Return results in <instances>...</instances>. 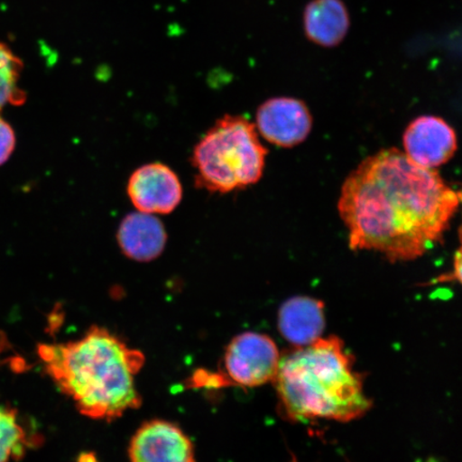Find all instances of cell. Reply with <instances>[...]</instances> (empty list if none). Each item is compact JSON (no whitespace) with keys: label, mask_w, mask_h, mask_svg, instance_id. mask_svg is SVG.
<instances>
[{"label":"cell","mask_w":462,"mask_h":462,"mask_svg":"<svg viewBox=\"0 0 462 462\" xmlns=\"http://www.w3.org/2000/svg\"><path fill=\"white\" fill-rule=\"evenodd\" d=\"M459 205L438 172L392 148L364 160L346 179L338 212L352 251H374L398 263L441 242Z\"/></svg>","instance_id":"1"},{"label":"cell","mask_w":462,"mask_h":462,"mask_svg":"<svg viewBox=\"0 0 462 462\" xmlns=\"http://www.w3.org/2000/svg\"><path fill=\"white\" fill-rule=\"evenodd\" d=\"M38 355L45 373L85 417L111 420L141 406L135 377L144 356L106 328L92 327L72 342L40 345Z\"/></svg>","instance_id":"2"},{"label":"cell","mask_w":462,"mask_h":462,"mask_svg":"<svg viewBox=\"0 0 462 462\" xmlns=\"http://www.w3.org/2000/svg\"><path fill=\"white\" fill-rule=\"evenodd\" d=\"M354 363L337 337H321L281 357L274 383L282 414L301 423L364 417L373 402Z\"/></svg>","instance_id":"3"},{"label":"cell","mask_w":462,"mask_h":462,"mask_svg":"<svg viewBox=\"0 0 462 462\" xmlns=\"http://www.w3.org/2000/svg\"><path fill=\"white\" fill-rule=\"evenodd\" d=\"M267 155L255 125L244 116L225 115L195 144V186L212 194L245 189L262 179Z\"/></svg>","instance_id":"4"},{"label":"cell","mask_w":462,"mask_h":462,"mask_svg":"<svg viewBox=\"0 0 462 462\" xmlns=\"http://www.w3.org/2000/svg\"><path fill=\"white\" fill-rule=\"evenodd\" d=\"M281 362L273 338L260 333H244L231 340L224 365L236 384L255 388L273 381Z\"/></svg>","instance_id":"5"},{"label":"cell","mask_w":462,"mask_h":462,"mask_svg":"<svg viewBox=\"0 0 462 462\" xmlns=\"http://www.w3.org/2000/svg\"><path fill=\"white\" fill-rule=\"evenodd\" d=\"M255 125L265 141L277 147L292 148L309 137L313 117L303 101L277 97L258 107Z\"/></svg>","instance_id":"6"},{"label":"cell","mask_w":462,"mask_h":462,"mask_svg":"<svg viewBox=\"0 0 462 462\" xmlns=\"http://www.w3.org/2000/svg\"><path fill=\"white\" fill-rule=\"evenodd\" d=\"M126 192L136 210L149 215H170L183 198L177 173L158 162L138 167L129 179Z\"/></svg>","instance_id":"7"},{"label":"cell","mask_w":462,"mask_h":462,"mask_svg":"<svg viewBox=\"0 0 462 462\" xmlns=\"http://www.w3.org/2000/svg\"><path fill=\"white\" fill-rule=\"evenodd\" d=\"M404 154L424 169L448 163L457 150L452 126L435 116H421L408 125L403 134Z\"/></svg>","instance_id":"8"},{"label":"cell","mask_w":462,"mask_h":462,"mask_svg":"<svg viewBox=\"0 0 462 462\" xmlns=\"http://www.w3.org/2000/svg\"><path fill=\"white\" fill-rule=\"evenodd\" d=\"M131 462H196L192 442L171 421L153 420L137 430L130 442Z\"/></svg>","instance_id":"9"},{"label":"cell","mask_w":462,"mask_h":462,"mask_svg":"<svg viewBox=\"0 0 462 462\" xmlns=\"http://www.w3.org/2000/svg\"><path fill=\"white\" fill-rule=\"evenodd\" d=\"M117 242L125 257L138 263H149L163 254L167 233L158 217L137 211L125 216L121 221Z\"/></svg>","instance_id":"10"},{"label":"cell","mask_w":462,"mask_h":462,"mask_svg":"<svg viewBox=\"0 0 462 462\" xmlns=\"http://www.w3.org/2000/svg\"><path fill=\"white\" fill-rule=\"evenodd\" d=\"M326 328L325 303L310 297H293L282 303L279 328L296 348L317 342Z\"/></svg>","instance_id":"11"},{"label":"cell","mask_w":462,"mask_h":462,"mask_svg":"<svg viewBox=\"0 0 462 462\" xmlns=\"http://www.w3.org/2000/svg\"><path fill=\"white\" fill-rule=\"evenodd\" d=\"M350 14L343 0H311L304 9L306 38L322 48H335L349 32Z\"/></svg>","instance_id":"12"},{"label":"cell","mask_w":462,"mask_h":462,"mask_svg":"<svg viewBox=\"0 0 462 462\" xmlns=\"http://www.w3.org/2000/svg\"><path fill=\"white\" fill-rule=\"evenodd\" d=\"M37 438L27 431L19 411L0 401V462H13L24 457Z\"/></svg>","instance_id":"13"},{"label":"cell","mask_w":462,"mask_h":462,"mask_svg":"<svg viewBox=\"0 0 462 462\" xmlns=\"http://www.w3.org/2000/svg\"><path fill=\"white\" fill-rule=\"evenodd\" d=\"M23 62L7 44L0 42V111L5 106H20L26 94L20 87Z\"/></svg>","instance_id":"14"},{"label":"cell","mask_w":462,"mask_h":462,"mask_svg":"<svg viewBox=\"0 0 462 462\" xmlns=\"http://www.w3.org/2000/svg\"><path fill=\"white\" fill-rule=\"evenodd\" d=\"M15 148V134L13 128L0 118V165L9 160Z\"/></svg>","instance_id":"15"},{"label":"cell","mask_w":462,"mask_h":462,"mask_svg":"<svg viewBox=\"0 0 462 462\" xmlns=\"http://www.w3.org/2000/svg\"><path fill=\"white\" fill-rule=\"evenodd\" d=\"M457 282L462 285V242L461 246L458 248V251L456 252L454 257V264L452 271H449L448 273L441 274L440 276L436 277L435 280H432L427 284L429 285H436V284H443V282Z\"/></svg>","instance_id":"16"},{"label":"cell","mask_w":462,"mask_h":462,"mask_svg":"<svg viewBox=\"0 0 462 462\" xmlns=\"http://www.w3.org/2000/svg\"><path fill=\"white\" fill-rule=\"evenodd\" d=\"M457 194H458L459 201L462 204V189L458 190ZM459 238H460V242H462V224L459 228Z\"/></svg>","instance_id":"17"}]
</instances>
